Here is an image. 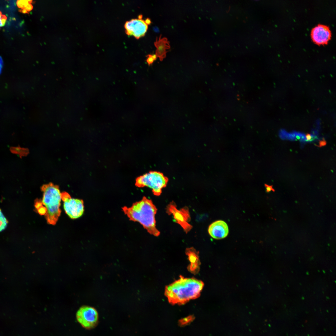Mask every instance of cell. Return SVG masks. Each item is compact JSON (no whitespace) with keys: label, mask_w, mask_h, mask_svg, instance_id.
Segmentation results:
<instances>
[{"label":"cell","mask_w":336,"mask_h":336,"mask_svg":"<svg viewBox=\"0 0 336 336\" xmlns=\"http://www.w3.org/2000/svg\"><path fill=\"white\" fill-rule=\"evenodd\" d=\"M204 286L201 280L180 275L179 279L166 286L165 295L171 304L182 305L198 298Z\"/></svg>","instance_id":"cell-1"},{"label":"cell","mask_w":336,"mask_h":336,"mask_svg":"<svg viewBox=\"0 0 336 336\" xmlns=\"http://www.w3.org/2000/svg\"><path fill=\"white\" fill-rule=\"evenodd\" d=\"M122 210L130 221L139 223L150 234L155 236L160 235L156 227L155 218L157 209L151 200L144 196L131 207L124 206Z\"/></svg>","instance_id":"cell-2"},{"label":"cell","mask_w":336,"mask_h":336,"mask_svg":"<svg viewBox=\"0 0 336 336\" xmlns=\"http://www.w3.org/2000/svg\"><path fill=\"white\" fill-rule=\"evenodd\" d=\"M43 192L41 204L44 205L45 218L48 224L55 225L60 215L61 193L58 185L52 183L44 184L41 188Z\"/></svg>","instance_id":"cell-3"},{"label":"cell","mask_w":336,"mask_h":336,"mask_svg":"<svg viewBox=\"0 0 336 336\" xmlns=\"http://www.w3.org/2000/svg\"><path fill=\"white\" fill-rule=\"evenodd\" d=\"M168 181V178L162 173L151 171L138 177L135 185L139 188L148 187L152 189L154 195L159 196L162 189L166 187Z\"/></svg>","instance_id":"cell-4"},{"label":"cell","mask_w":336,"mask_h":336,"mask_svg":"<svg viewBox=\"0 0 336 336\" xmlns=\"http://www.w3.org/2000/svg\"><path fill=\"white\" fill-rule=\"evenodd\" d=\"M61 198L63 202V208L65 213L72 219L81 217L84 212V202L82 200L72 198L66 192L61 193Z\"/></svg>","instance_id":"cell-5"},{"label":"cell","mask_w":336,"mask_h":336,"mask_svg":"<svg viewBox=\"0 0 336 336\" xmlns=\"http://www.w3.org/2000/svg\"><path fill=\"white\" fill-rule=\"evenodd\" d=\"M76 317L77 320L81 325L87 329L95 327L98 321V314L93 307L84 306L77 311Z\"/></svg>","instance_id":"cell-6"},{"label":"cell","mask_w":336,"mask_h":336,"mask_svg":"<svg viewBox=\"0 0 336 336\" xmlns=\"http://www.w3.org/2000/svg\"><path fill=\"white\" fill-rule=\"evenodd\" d=\"M124 28L128 35H133L138 39L145 35L148 25L142 19H133L125 23Z\"/></svg>","instance_id":"cell-7"},{"label":"cell","mask_w":336,"mask_h":336,"mask_svg":"<svg viewBox=\"0 0 336 336\" xmlns=\"http://www.w3.org/2000/svg\"><path fill=\"white\" fill-rule=\"evenodd\" d=\"M310 35L313 41L318 45L327 44L331 37V33L329 27L320 24L312 29Z\"/></svg>","instance_id":"cell-8"},{"label":"cell","mask_w":336,"mask_h":336,"mask_svg":"<svg viewBox=\"0 0 336 336\" xmlns=\"http://www.w3.org/2000/svg\"><path fill=\"white\" fill-rule=\"evenodd\" d=\"M208 232L213 238L221 239L225 238L227 236L229 228L226 222L219 220L213 222L210 225Z\"/></svg>","instance_id":"cell-9"},{"label":"cell","mask_w":336,"mask_h":336,"mask_svg":"<svg viewBox=\"0 0 336 336\" xmlns=\"http://www.w3.org/2000/svg\"><path fill=\"white\" fill-rule=\"evenodd\" d=\"M169 211L172 213L177 222L180 224L186 231H189L191 226L187 222L189 217L188 212L184 209L179 210L172 204L169 205Z\"/></svg>","instance_id":"cell-10"},{"label":"cell","mask_w":336,"mask_h":336,"mask_svg":"<svg viewBox=\"0 0 336 336\" xmlns=\"http://www.w3.org/2000/svg\"><path fill=\"white\" fill-rule=\"evenodd\" d=\"M185 253L190 262V264L187 267L188 269L193 274L198 273L200 264L198 252L194 248L190 247L186 249Z\"/></svg>","instance_id":"cell-11"},{"label":"cell","mask_w":336,"mask_h":336,"mask_svg":"<svg viewBox=\"0 0 336 336\" xmlns=\"http://www.w3.org/2000/svg\"><path fill=\"white\" fill-rule=\"evenodd\" d=\"M154 45L156 48V55L162 61L166 57L167 50L170 48L169 42L166 38H161V35L158 39L156 38Z\"/></svg>","instance_id":"cell-12"},{"label":"cell","mask_w":336,"mask_h":336,"mask_svg":"<svg viewBox=\"0 0 336 336\" xmlns=\"http://www.w3.org/2000/svg\"><path fill=\"white\" fill-rule=\"evenodd\" d=\"M10 151L13 154L18 155L20 157L26 156L29 153V150L26 148H22L20 147H11Z\"/></svg>","instance_id":"cell-13"},{"label":"cell","mask_w":336,"mask_h":336,"mask_svg":"<svg viewBox=\"0 0 336 336\" xmlns=\"http://www.w3.org/2000/svg\"><path fill=\"white\" fill-rule=\"evenodd\" d=\"M8 223L7 220L0 208V232L5 229L7 226Z\"/></svg>","instance_id":"cell-14"},{"label":"cell","mask_w":336,"mask_h":336,"mask_svg":"<svg viewBox=\"0 0 336 336\" xmlns=\"http://www.w3.org/2000/svg\"><path fill=\"white\" fill-rule=\"evenodd\" d=\"M147 56L148 57L147 59V62L149 65L151 64L156 59L157 57L156 54L153 55L148 54Z\"/></svg>","instance_id":"cell-15"},{"label":"cell","mask_w":336,"mask_h":336,"mask_svg":"<svg viewBox=\"0 0 336 336\" xmlns=\"http://www.w3.org/2000/svg\"><path fill=\"white\" fill-rule=\"evenodd\" d=\"M7 19V18L6 16L3 15L0 11V28L5 25Z\"/></svg>","instance_id":"cell-16"},{"label":"cell","mask_w":336,"mask_h":336,"mask_svg":"<svg viewBox=\"0 0 336 336\" xmlns=\"http://www.w3.org/2000/svg\"><path fill=\"white\" fill-rule=\"evenodd\" d=\"M265 186L266 187L267 192H269L271 191L273 192L275 191L274 189L273 188V185H269L267 184H265Z\"/></svg>","instance_id":"cell-17"},{"label":"cell","mask_w":336,"mask_h":336,"mask_svg":"<svg viewBox=\"0 0 336 336\" xmlns=\"http://www.w3.org/2000/svg\"><path fill=\"white\" fill-rule=\"evenodd\" d=\"M319 145L318 147H321L325 146L326 145L327 142L323 138L322 140L319 141Z\"/></svg>","instance_id":"cell-18"},{"label":"cell","mask_w":336,"mask_h":336,"mask_svg":"<svg viewBox=\"0 0 336 336\" xmlns=\"http://www.w3.org/2000/svg\"><path fill=\"white\" fill-rule=\"evenodd\" d=\"M306 141H310L312 138L311 135L310 133H307L306 135Z\"/></svg>","instance_id":"cell-19"},{"label":"cell","mask_w":336,"mask_h":336,"mask_svg":"<svg viewBox=\"0 0 336 336\" xmlns=\"http://www.w3.org/2000/svg\"><path fill=\"white\" fill-rule=\"evenodd\" d=\"M145 21L146 24L147 25H149L151 23V21L148 18H147Z\"/></svg>","instance_id":"cell-20"}]
</instances>
